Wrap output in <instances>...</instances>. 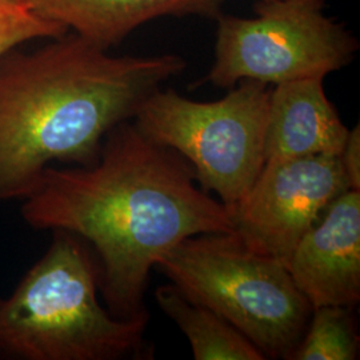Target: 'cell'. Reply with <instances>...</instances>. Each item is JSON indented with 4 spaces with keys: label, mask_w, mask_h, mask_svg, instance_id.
Masks as SVG:
<instances>
[{
    "label": "cell",
    "mask_w": 360,
    "mask_h": 360,
    "mask_svg": "<svg viewBox=\"0 0 360 360\" xmlns=\"http://www.w3.org/2000/svg\"><path fill=\"white\" fill-rule=\"evenodd\" d=\"M22 217L37 230L87 240L99 257L101 294L120 319L148 316L144 295L159 260L186 238L232 232L226 206L198 183L176 151L123 122L87 166L46 168Z\"/></svg>",
    "instance_id": "cell-1"
},
{
    "label": "cell",
    "mask_w": 360,
    "mask_h": 360,
    "mask_svg": "<svg viewBox=\"0 0 360 360\" xmlns=\"http://www.w3.org/2000/svg\"><path fill=\"white\" fill-rule=\"evenodd\" d=\"M68 30L32 13L26 6L0 3V58L34 39L60 38Z\"/></svg>",
    "instance_id": "cell-13"
},
{
    "label": "cell",
    "mask_w": 360,
    "mask_h": 360,
    "mask_svg": "<svg viewBox=\"0 0 360 360\" xmlns=\"http://www.w3.org/2000/svg\"><path fill=\"white\" fill-rule=\"evenodd\" d=\"M107 51L75 34L0 58V202L25 200L53 163L94 165L107 134L187 67Z\"/></svg>",
    "instance_id": "cell-2"
},
{
    "label": "cell",
    "mask_w": 360,
    "mask_h": 360,
    "mask_svg": "<svg viewBox=\"0 0 360 360\" xmlns=\"http://www.w3.org/2000/svg\"><path fill=\"white\" fill-rule=\"evenodd\" d=\"M347 190L339 155L266 162L245 196L226 208L247 245L287 266L299 240Z\"/></svg>",
    "instance_id": "cell-7"
},
{
    "label": "cell",
    "mask_w": 360,
    "mask_h": 360,
    "mask_svg": "<svg viewBox=\"0 0 360 360\" xmlns=\"http://www.w3.org/2000/svg\"><path fill=\"white\" fill-rule=\"evenodd\" d=\"M323 80L309 77L272 87L264 138L266 162L340 154L349 129L328 101Z\"/></svg>",
    "instance_id": "cell-9"
},
{
    "label": "cell",
    "mask_w": 360,
    "mask_h": 360,
    "mask_svg": "<svg viewBox=\"0 0 360 360\" xmlns=\"http://www.w3.org/2000/svg\"><path fill=\"white\" fill-rule=\"evenodd\" d=\"M287 269L312 309L354 307L360 300V191L326 208L292 251Z\"/></svg>",
    "instance_id": "cell-8"
},
{
    "label": "cell",
    "mask_w": 360,
    "mask_h": 360,
    "mask_svg": "<svg viewBox=\"0 0 360 360\" xmlns=\"http://www.w3.org/2000/svg\"><path fill=\"white\" fill-rule=\"evenodd\" d=\"M158 306L178 324L195 360H264L260 349L215 311L191 302L175 284L155 291Z\"/></svg>",
    "instance_id": "cell-11"
},
{
    "label": "cell",
    "mask_w": 360,
    "mask_h": 360,
    "mask_svg": "<svg viewBox=\"0 0 360 360\" xmlns=\"http://www.w3.org/2000/svg\"><path fill=\"white\" fill-rule=\"evenodd\" d=\"M339 162L343 168V172L347 178L351 190H360V127L356 124L355 129L348 132L347 141L345 143Z\"/></svg>",
    "instance_id": "cell-14"
},
{
    "label": "cell",
    "mask_w": 360,
    "mask_h": 360,
    "mask_svg": "<svg viewBox=\"0 0 360 360\" xmlns=\"http://www.w3.org/2000/svg\"><path fill=\"white\" fill-rule=\"evenodd\" d=\"M3 4H13V6H28V0H0Z\"/></svg>",
    "instance_id": "cell-15"
},
{
    "label": "cell",
    "mask_w": 360,
    "mask_h": 360,
    "mask_svg": "<svg viewBox=\"0 0 360 360\" xmlns=\"http://www.w3.org/2000/svg\"><path fill=\"white\" fill-rule=\"evenodd\" d=\"M254 18L220 13L207 82L230 90L242 80L281 84L347 67L359 40L326 15V0H257Z\"/></svg>",
    "instance_id": "cell-6"
},
{
    "label": "cell",
    "mask_w": 360,
    "mask_h": 360,
    "mask_svg": "<svg viewBox=\"0 0 360 360\" xmlns=\"http://www.w3.org/2000/svg\"><path fill=\"white\" fill-rule=\"evenodd\" d=\"M155 269L191 302L224 318L266 359L291 360L312 306L281 260L236 232H208L181 240Z\"/></svg>",
    "instance_id": "cell-4"
},
{
    "label": "cell",
    "mask_w": 360,
    "mask_h": 360,
    "mask_svg": "<svg viewBox=\"0 0 360 360\" xmlns=\"http://www.w3.org/2000/svg\"><path fill=\"white\" fill-rule=\"evenodd\" d=\"M223 0H28L40 18L74 30L80 38L108 50L144 23L162 16L217 19Z\"/></svg>",
    "instance_id": "cell-10"
},
{
    "label": "cell",
    "mask_w": 360,
    "mask_h": 360,
    "mask_svg": "<svg viewBox=\"0 0 360 360\" xmlns=\"http://www.w3.org/2000/svg\"><path fill=\"white\" fill-rule=\"evenodd\" d=\"M359 348L352 307L322 306L312 309L291 360H355L359 358Z\"/></svg>",
    "instance_id": "cell-12"
},
{
    "label": "cell",
    "mask_w": 360,
    "mask_h": 360,
    "mask_svg": "<svg viewBox=\"0 0 360 360\" xmlns=\"http://www.w3.org/2000/svg\"><path fill=\"white\" fill-rule=\"evenodd\" d=\"M101 271L80 238L53 230L46 254L13 295L0 299V358L117 360L153 358L148 316L120 319L99 302Z\"/></svg>",
    "instance_id": "cell-3"
},
{
    "label": "cell",
    "mask_w": 360,
    "mask_h": 360,
    "mask_svg": "<svg viewBox=\"0 0 360 360\" xmlns=\"http://www.w3.org/2000/svg\"><path fill=\"white\" fill-rule=\"evenodd\" d=\"M270 84L242 80L217 102H195L176 91L154 92L132 119L148 139L172 148L199 186L226 207L240 200L264 166Z\"/></svg>",
    "instance_id": "cell-5"
}]
</instances>
